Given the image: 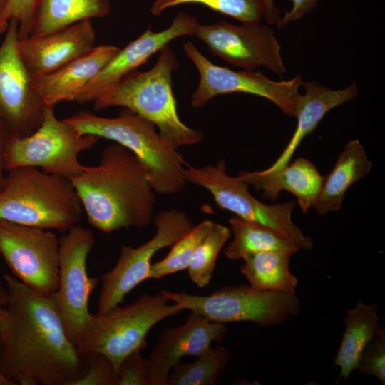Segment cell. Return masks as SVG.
I'll use <instances>...</instances> for the list:
<instances>
[{
    "instance_id": "cell-1",
    "label": "cell",
    "mask_w": 385,
    "mask_h": 385,
    "mask_svg": "<svg viewBox=\"0 0 385 385\" xmlns=\"http://www.w3.org/2000/svg\"><path fill=\"white\" fill-rule=\"evenodd\" d=\"M8 299L0 316V370L14 385H74L88 354L69 338L53 294L13 274L2 276Z\"/></svg>"
},
{
    "instance_id": "cell-2",
    "label": "cell",
    "mask_w": 385,
    "mask_h": 385,
    "mask_svg": "<svg viewBox=\"0 0 385 385\" xmlns=\"http://www.w3.org/2000/svg\"><path fill=\"white\" fill-rule=\"evenodd\" d=\"M71 182L88 222L104 233L144 228L153 220L156 192L138 158L118 143L106 146L99 163L84 165Z\"/></svg>"
},
{
    "instance_id": "cell-3",
    "label": "cell",
    "mask_w": 385,
    "mask_h": 385,
    "mask_svg": "<svg viewBox=\"0 0 385 385\" xmlns=\"http://www.w3.org/2000/svg\"><path fill=\"white\" fill-rule=\"evenodd\" d=\"M178 66L175 53L167 45L150 70H135L127 75L93 101L94 108H127L154 124L159 134L177 150L197 144L202 140L203 133L185 125L178 113L172 74Z\"/></svg>"
},
{
    "instance_id": "cell-4",
    "label": "cell",
    "mask_w": 385,
    "mask_h": 385,
    "mask_svg": "<svg viewBox=\"0 0 385 385\" xmlns=\"http://www.w3.org/2000/svg\"><path fill=\"white\" fill-rule=\"evenodd\" d=\"M65 120L81 134L111 140L129 150L144 168L156 193L170 195L185 188L184 157L154 124L138 114L124 108L117 117L106 118L82 111Z\"/></svg>"
},
{
    "instance_id": "cell-5",
    "label": "cell",
    "mask_w": 385,
    "mask_h": 385,
    "mask_svg": "<svg viewBox=\"0 0 385 385\" xmlns=\"http://www.w3.org/2000/svg\"><path fill=\"white\" fill-rule=\"evenodd\" d=\"M83 212L70 180L35 167L7 170L0 190V219L64 232L80 222Z\"/></svg>"
},
{
    "instance_id": "cell-6",
    "label": "cell",
    "mask_w": 385,
    "mask_h": 385,
    "mask_svg": "<svg viewBox=\"0 0 385 385\" xmlns=\"http://www.w3.org/2000/svg\"><path fill=\"white\" fill-rule=\"evenodd\" d=\"M162 292L143 294L124 307L117 306L103 314H91L77 346L85 352L107 356L116 371L123 359L146 344L148 332L165 318L178 315L183 309Z\"/></svg>"
},
{
    "instance_id": "cell-7",
    "label": "cell",
    "mask_w": 385,
    "mask_h": 385,
    "mask_svg": "<svg viewBox=\"0 0 385 385\" xmlns=\"http://www.w3.org/2000/svg\"><path fill=\"white\" fill-rule=\"evenodd\" d=\"M183 174L187 183L208 190L220 209L270 227L299 250H309L313 247L312 239L292 220L294 202L274 205L260 202L250 192L248 184L227 173L224 159L215 165L199 168L187 163Z\"/></svg>"
},
{
    "instance_id": "cell-8",
    "label": "cell",
    "mask_w": 385,
    "mask_h": 385,
    "mask_svg": "<svg viewBox=\"0 0 385 385\" xmlns=\"http://www.w3.org/2000/svg\"><path fill=\"white\" fill-rule=\"evenodd\" d=\"M161 292L183 310L223 324L251 322L260 326H275L297 315L300 310L297 294L259 290L250 284L225 286L206 296Z\"/></svg>"
},
{
    "instance_id": "cell-9",
    "label": "cell",
    "mask_w": 385,
    "mask_h": 385,
    "mask_svg": "<svg viewBox=\"0 0 385 385\" xmlns=\"http://www.w3.org/2000/svg\"><path fill=\"white\" fill-rule=\"evenodd\" d=\"M99 139L81 134L65 119L56 118L54 107L47 106L42 123L34 132L24 137L11 135L6 169L35 167L71 180L83 169L79 155L91 149Z\"/></svg>"
},
{
    "instance_id": "cell-10",
    "label": "cell",
    "mask_w": 385,
    "mask_h": 385,
    "mask_svg": "<svg viewBox=\"0 0 385 385\" xmlns=\"http://www.w3.org/2000/svg\"><path fill=\"white\" fill-rule=\"evenodd\" d=\"M183 48L200 74L199 83L190 99L193 108H202L219 95L241 92L265 98L283 113L295 118L303 83L300 74L288 80L273 81L259 71H234L214 64L190 41L185 42Z\"/></svg>"
},
{
    "instance_id": "cell-11",
    "label": "cell",
    "mask_w": 385,
    "mask_h": 385,
    "mask_svg": "<svg viewBox=\"0 0 385 385\" xmlns=\"http://www.w3.org/2000/svg\"><path fill=\"white\" fill-rule=\"evenodd\" d=\"M153 221L155 235L137 247L122 245L115 265L99 278L97 314L119 306L128 294L148 279L153 255L171 246L194 226L187 214L178 208L160 211Z\"/></svg>"
},
{
    "instance_id": "cell-12",
    "label": "cell",
    "mask_w": 385,
    "mask_h": 385,
    "mask_svg": "<svg viewBox=\"0 0 385 385\" xmlns=\"http://www.w3.org/2000/svg\"><path fill=\"white\" fill-rule=\"evenodd\" d=\"M94 244L92 231L79 225L58 238V287L53 297L66 332L76 345L91 314V294L99 282L98 277H90L86 270Z\"/></svg>"
},
{
    "instance_id": "cell-13",
    "label": "cell",
    "mask_w": 385,
    "mask_h": 385,
    "mask_svg": "<svg viewBox=\"0 0 385 385\" xmlns=\"http://www.w3.org/2000/svg\"><path fill=\"white\" fill-rule=\"evenodd\" d=\"M0 46V118L13 136L24 137L41 124L46 105L19 47L18 22L11 20Z\"/></svg>"
},
{
    "instance_id": "cell-14",
    "label": "cell",
    "mask_w": 385,
    "mask_h": 385,
    "mask_svg": "<svg viewBox=\"0 0 385 385\" xmlns=\"http://www.w3.org/2000/svg\"><path fill=\"white\" fill-rule=\"evenodd\" d=\"M0 255L23 283L44 294L56 292L58 238L53 232L0 219Z\"/></svg>"
},
{
    "instance_id": "cell-15",
    "label": "cell",
    "mask_w": 385,
    "mask_h": 385,
    "mask_svg": "<svg viewBox=\"0 0 385 385\" xmlns=\"http://www.w3.org/2000/svg\"><path fill=\"white\" fill-rule=\"evenodd\" d=\"M195 36L212 56L232 66L249 71L262 66L279 76L287 73L281 46L268 24L234 25L226 21L200 24Z\"/></svg>"
},
{
    "instance_id": "cell-16",
    "label": "cell",
    "mask_w": 385,
    "mask_h": 385,
    "mask_svg": "<svg viewBox=\"0 0 385 385\" xmlns=\"http://www.w3.org/2000/svg\"><path fill=\"white\" fill-rule=\"evenodd\" d=\"M198 19L190 14L178 11L171 24L165 29L153 31L147 29L103 66L81 93L76 102L80 104L93 101L104 91L118 84L124 77L137 70L148 58L173 40L192 36L200 26Z\"/></svg>"
},
{
    "instance_id": "cell-17",
    "label": "cell",
    "mask_w": 385,
    "mask_h": 385,
    "mask_svg": "<svg viewBox=\"0 0 385 385\" xmlns=\"http://www.w3.org/2000/svg\"><path fill=\"white\" fill-rule=\"evenodd\" d=\"M226 333L225 324L192 312L183 324L163 329L145 359L149 385H166L168 374L183 356L200 355Z\"/></svg>"
},
{
    "instance_id": "cell-18",
    "label": "cell",
    "mask_w": 385,
    "mask_h": 385,
    "mask_svg": "<svg viewBox=\"0 0 385 385\" xmlns=\"http://www.w3.org/2000/svg\"><path fill=\"white\" fill-rule=\"evenodd\" d=\"M95 31L91 20L36 37L19 39L20 55L32 76L51 73L94 47Z\"/></svg>"
},
{
    "instance_id": "cell-19",
    "label": "cell",
    "mask_w": 385,
    "mask_h": 385,
    "mask_svg": "<svg viewBox=\"0 0 385 385\" xmlns=\"http://www.w3.org/2000/svg\"><path fill=\"white\" fill-rule=\"evenodd\" d=\"M120 48L100 45L63 67L34 78V85L46 106L76 101Z\"/></svg>"
},
{
    "instance_id": "cell-20",
    "label": "cell",
    "mask_w": 385,
    "mask_h": 385,
    "mask_svg": "<svg viewBox=\"0 0 385 385\" xmlns=\"http://www.w3.org/2000/svg\"><path fill=\"white\" fill-rule=\"evenodd\" d=\"M304 93H300L295 118L296 128L293 135L278 158L264 173H274L290 163L302 140L311 134L325 115L333 108L354 100L359 93L353 82L344 88L332 89L317 81L302 83Z\"/></svg>"
},
{
    "instance_id": "cell-21",
    "label": "cell",
    "mask_w": 385,
    "mask_h": 385,
    "mask_svg": "<svg viewBox=\"0 0 385 385\" xmlns=\"http://www.w3.org/2000/svg\"><path fill=\"white\" fill-rule=\"evenodd\" d=\"M237 176L261 191L267 199L277 200L282 190L293 194L304 213L313 208L323 179L316 166L304 158H298L274 173L241 171Z\"/></svg>"
},
{
    "instance_id": "cell-22",
    "label": "cell",
    "mask_w": 385,
    "mask_h": 385,
    "mask_svg": "<svg viewBox=\"0 0 385 385\" xmlns=\"http://www.w3.org/2000/svg\"><path fill=\"white\" fill-rule=\"evenodd\" d=\"M373 164L357 139L348 142L331 171L323 176L313 208L319 215L340 210L349 188L366 178Z\"/></svg>"
},
{
    "instance_id": "cell-23",
    "label": "cell",
    "mask_w": 385,
    "mask_h": 385,
    "mask_svg": "<svg viewBox=\"0 0 385 385\" xmlns=\"http://www.w3.org/2000/svg\"><path fill=\"white\" fill-rule=\"evenodd\" d=\"M110 0H36L29 37L43 36L78 22L108 16Z\"/></svg>"
},
{
    "instance_id": "cell-24",
    "label": "cell",
    "mask_w": 385,
    "mask_h": 385,
    "mask_svg": "<svg viewBox=\"0 0 385 385\" xmlns=\"http://www.w3.org/2000/svg\"><path fill=\"white\" fill-rule=\"evenodd\" d=\"M377 310L374 304L359 302L346 312L345 329L334 360V364L339 367L340 377L347 379L356 370L363 351L379 326Z\"/></svg>"
},
{
    "instance_id": "cell-25",
    "label": "cell",
    "mask_w": 385,
    "mask_h": 385,
    "mask_svg": "<svg viewBox=\"0 0 385 385\" xmlns=\"http://www.w3.org/2000/svg\"><path fill=\"white\" fill-rule=\"evenodd\" d=\"M292 255L283 251L248 254L242 258L240 271L255 289L296 294L298 280L289 270Z\"/></svg>"
},
{
    "instance_id": "cell-26",
    "label": "cell",
    "mask_w": 385,
    "mask_h": 385,
    "mask_svg": "<svg viewBox=\"0 0 385 385\" xmlns=\"http://www.w3.org/2000/svg\"><path fill=\"white\" fill-rule=\"evenodd\" d=\"M233 240L225 247L224 255L230 260L242 259L251 253L283 251L292 255L299 248L273 230L263 225L232 216L229 219Z\"/></svg>"
},
{
    "instance_id": "cell-27",
    "label": "cell",
    "mask_w": 385,
    "mask_h": 385,
    "mask_svg": "<svg viewBox=\"0 0 385 385\" xmlns=\"http://www.w3.org/2000/svg\"><path fill=\"white\" fill-rule=\"evenodd\" d=\"M230 353L223 346L210 347L192 362H179L168 374L166 385H213L223 374Z\"/></svg>"
},
{
    "instance_id": "cell-28",
    "label": "cell",
    "mask_w": 385,
    "mask_h": 385,
    "mask_svg": "<svg viewBox=\"0 0 385 385\" xmlns=\"http://www.w3.org/2000/svg\"><path fill=\"white\" fill-rule=\"evenodd\" d=\"M230 235V227L214 222L196 247L187 269L197 287L203 288L210 282L218 255Z\"/></svg>"
},
{
    "instance_id": "cell-29",
    "label": "cell",
    "mask_w": 385,
    "mask_h": 385,
    "mask_svg": "<svg viewBox=\"0 0 385 385\" xmlns=\"http://www.w3.org/2000/svg\"><path fill=\"white\" fill-rule=\"evenodd\" d=\"M213 222L211 220L202 221L173 243L163 260L151 264L148 279H160L187 269L196 247Z\"/></svg>"
},
{
    "instance_id": "cell-30",
    "label": "cell",
    "mask_w": 385,
    "mask_h": 385,
    "mask_svg": "<svg viewBox=\"0 0 385 385\" xmlns=\"http://www.w3.org/2000/svg\"><path fill=\"white\" fill-rule=\"evenodd\" d=\"M190 4L204 5L242 24L260 23L264 16L261 0H155L150 11L158 16L168 9Z\"/></svg>"
},
{
    "instance_id": "cell-31",
    "label": "cell",
    "mask_w": 385,
    "mask_h": 385,
    "mask_svg": "<svg viewBox=\"0 0 385 385\" xmlns=\"http://www.w3.org/2000/svg\"><path fill=\"white\" fill-rule=\"evenodd\" d=\"M356 370L360 373L373 375L383 384H385V330L384 326L379 324L374 337L363 351Z\"/></svg>"
},
{
    "instance_id": "cell-32",
    "label": "cell",
    "mask_w": 385,
    "mask_h": 385,
    "mask_svg": "<svg viewBox=\"0 0 385 385\" xmlns=\"http://www.w3.org/2000/svg\"><path fill=\"white\" fill-rule=\"evenodd\" d=\"M87 354V370L74 385H116L117 371L113 362L101 353Z\"/></svg>"
},
{
    "instance_id": "cell-33",
    "label": "cell",
    "mask_w": 385,
    "mask_h": 385,
    "mask_svg": "<svg viewBox=\"0 0 385 385\" xmlns=\"http://www.w3.org/2000/svg\"><path fill=\"white\" fill-rule=\"evenodd\" d=\"M36 0H9L0 14V35L4 33L11 20L18 22L20 40L29 37Z\"/></svg>"
},
{
    "instance_id": "cell-34",
    "label": "cell",
    "mask_w": 385,
    "mask_h": 385,
    "mask_svg": "<svg viewBox=\"0 0 385 385\" xmlns=\"http://www.w3.org/2000/svg\"><path fill=\"white\" fill-rule=\"evenodd\" d=\"M142 349H137L126 356L118 369L116 385H149L145 358Z\"/></svg>"
},
{
    "instance_id": "cell-35",
    "label": "cell",
    "mask_w": 385,
    "mask_h": 385,
    "mask_svg": "<svg viewBox=\"0 0 385 385\" xmlns=\"http://www.w3.org/2000/svg\"><path fill=\"white\" fill-rule=\"evenodd\" d=\"M319 0H291L292 7L281 16L277 24L279 29L298 21L314 10Z\"/></svg>"
},
{
    "instance_id": "cell-36",
    "label": "cell",
    "mask_w": 385,
    "mask_h": 385,
    "mask_svg": "<svg viewBox=\"0 0 385 385\" xmlns=\"http://www.w3.org/2000/svg\"><path fill=\"white\" fill-rule=\"evenodd\" d=\"M11 135L9 128L0 118V190L5 183L6 157Z\"/></svg>"
},
{
    "instance_id": "cell-37",
    "label": "cell",
    "mask_w": 385,
    "mask_h": 385,
    "mask_svg": "<svg viewBox=\"0 0 385 385\" xmlns=\"http://www.w3.org/2000/svg\"><path fill=\"white\" fill-rule=\"evenodd\" d=\"M264 8V16L270 26L277 25L280 16V11L275 4V0H261Z\"/></svg>"
},
{
    "instance_id": "cell-38",
    "label": "cell",
    "mask_w": 385,
    "mask_h": 385,
    "mask_svg": "<svg viewBox=\"0 0 385 385\" xmlns=\"http://www.w3.org/2000/svg\"><path fill=\"white\" fill-rule=\"evenodd\" d=\"M8 299V294L4 280L0 279V316L3 311V309L6 304Z\"/></svg>"
},
{
    "instance_id": "cell-39",
    "label": "cell",
    "mask_w": 385,
    "mask_h": 385,
    "mask_svg": "<svg viewBox=\"0 0 385 385\" xmlns=\"http://www.w3.org/2000/svg\"><path fill=\"white\" fill-rule=\"evenodd\" d=\"M1 349V342L0 339V354ZM0 385H14L11 381L6 379L0 370Z\"/></svg>"
},
{
    "instance_id": "cell-40",
    "label": "cell",
    "mask_w": 385,
    "mask_h": 385,
    "mask_svg": "<svg viewBox=\"0 0 385 385\" xmlns=\"http://www.w3.org/2000/svg\"><path fill=\"white\" fill-rule=\"evenodd\" d=\"M9 0H0V14L6 7Z\"/></svg>"
}]
</instances>
